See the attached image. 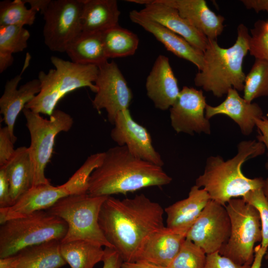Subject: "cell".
I'll return each mask as SVG.
<instances>
[{
	"mask_svg": "<svg viewBox=\"0 0 268 268\" xmlns=\"http://www.w3.org/2000/svg\"><path fill=\"white\" fill-rule=\"evenodd\" d=\"M164 211L143 194L123 200L108 196L101 206L98 223L123 261L135 262L146 239L165 227Z\"/></svg>",
	"mask_w": 268,
	"mask_h": 268,
	"instance_id": "obj_1",
	"label": "cell"
},
{
	"mask_svg": "<svg viewBox=\"0 0 268 268\" xmlns=\"http://www.w3.org/2000/svg\"><path fill=\"white\" fill-rule=\"evenodd\" d=\"M172 180L162 167L138 159L126 146L117 145L104 152L101 164L89 177L88 194L126 195L147 187H162Z\"/></svg>",
	"mask_w": 268,
	"mask_h": 268,
	"instance_id": "obj_2",
	"label": "cell"
},
{
	"mask_svg": "<svg viewBox=\"0 0 268 268\" xmlns=\"http://www.w3.org/2000/svg\"><path fill=\"white\" fill-rule=\"evenodd\" d=\"M265 149V145L258 140H244L239 143L237 153L230 159L224 161L219 155L209 156L196 185L202 187L211 200L224 206L232 199L263 189L264 180L247 177L242 172V166L247 160L263 154Z\"/></svg>",
	"mask_w": 268,
	"mask_h": 268,
	"instance_id": "obj_3",
	"label": "cell"
},
{
	"mask_svg": "<svg viewBox=\"0 0 268 268\" xmlns=\"http://www.w3.org/2000/svg\"><path fill=\"white\" fill-rule=\"evenodd\" d=\"M250 38L247 27L240 24L235 43L229 48H222L216 40L208 39L203 67L195 75V84L218 98L232 88L243 90L246 75L243 62L249 51Z\"/></svg>",
	"mask_w": 268,
	"mask_h": 268,
	"instance_id": "obj_4",
	"label": "cell"
},
{
	"mask_svg": "<svg viewBox=\"0 0 268 268\" xmlns=\"http://www.w3.org/2000/svg\"><path fill=\"white\" fill-rule=\"evenodd\" d=\"M50 60L55 68L47 73L42 70L39 72L40 91L25 108L50 116L59 101L67 93L85 87L96 93L97 88L93 82L98 74V66L76 64L56 56Z\"/></svg>",
	"mask_w": 268,
	"mask_h": 268,
	"instance_id": "obj_5",
	"label": "cell"
},
{
	"mask_svg": "<svg viewBox=\"0 0 268 268\" xmlns=\"http://www.w3.org/2000/svg\"><path fill=\"white\" fill-rule=\"evenodd\" d=\"M68 230L67 223L46 210L6 221L0 226V258L49 241H61Z\"/></svg>",
	"mask_w": 268,
	"mask_h": 268,
	"instance_id": "obj_6",
	"label": "cell"
},
{
	"mask_svg": "<svg viewBox=\"0 0 268 268\" xmlns=\"http://www.w3.org/2000/svg\"><path fill=\"white\" fill-rule=\"evenodd\" d=\"M108 197L92 196L88 194L68 196L47 209L49 213L67 224V233L61 242L81 240L112 248L98 223L101 206Z\"/></svg>",
	"mask_w": 268,
	"mask_h": 268,
	"instance_id": "obj_7",
	"label": "cell"
},
{
	"mask_svg": "<svg viewBox=\"0 0 268 268\" xmlns=\"http://www.w3.org/2000/svg\"><path fill=\"white\" fill-rule=\"evenodd\" d=\"M22 112L30 135L28 148L33 171V186L49 184L45 170L51 158L56 137L61 132L69 131L73 119L60 110L55 109L49 119L28 109L24 108Z\"/></svg>",
	"mask_w": 268,
	"mask_h": 268,
	"instance_id": "obj_8",
	"label": "cell"
},
{
	"mask_svg": "<svg viewBox=\"0 0 268 268\" xmlns=\"http://www.w3.org/2000/svg\"><path fill=\"white\" fill-rule=\"evenodd\" d=\"M225 207L230 220V236L219 253L238 265H252L255 244L262 240L259 212L243 198L231 199Z\"/></svg>",
	"mask_w": 268,
	"mask_h": 268,
	"instance_id": "obj_9",
	"label": "cell"
},
{
	"mask_svg": "<svg viewBox=\"0 0 268 268\" xmlns=\"http://www.w3.org/2000/svg\"><path fill=\"white\" fill-rule=\"evenodd\" d=\"M84 0H50L41 11L45 24L44 42L51 51L65 52L81 32L80 17Z\"/></svg>",
	"mask_w": 268,
	"mask_h": 268,
	"instance_id": "obj_10",
	"label": "cell"
},
{
	"mask_svg": "<svg viewBox=\"0 0 268 268\" xmlns=\"http://www.w3.org/2000/svg\"><path fill=\"white\" fill-rule=\"evenodd\" d=\"M230 220L225 206L210 200L187 233L186 239L206 254L219 252L230 236Z\"/></svg>",
	"mask_w": 268,
	"mask_h": 268,
	"instance_id": "obj_11",
	"label": "cell"
},
{
	"mask_svg": "<svg viewBox=\"0 0 268 268\" xmlns=\"http://www.w3.org/2000/svg\"><path fill=\"white\" fill-rule=\"evenodd\" d=\"M98 67V74L94 82L97 90L92 101V106L98 111L105 109L108 121L114 124L118 114L129 109L133 93L114 61H107Z\"/></svg>",
	"mask_w": 268,
	"mask_h": 268,
	"instance_id": "obj_12",
	"label": "cell"
},
{
	"mask_svg": "<svg viewBox=\"0 0 268 268\" xmlns=\"http://www.w3.org/2000/svg\"><path fill=\"white\" fill-rule=\"evenodd\" d=\"M206 105L202 90L184 86L170 108L172 128L177 133L210 134V124L204 113Z\"/></svg>",
	"mask_w": 268,
	"mask_h": 268,
	"instance_id": "obj_13",
	"label": "cell"
},
{
	"mask_svg": "<svg viewBox=\"0 0 268 268\" xmlns=\"http://www.w3.org/2000/svg\"><path fill=\"white\" fill-rule=\"evenodd\" d=\"M114 127L110 134L112 140L118 146H125L135 157L162 167L164 162L152 143L147 130L136 123L128 109L117 115Z\"/></svg>",
	"mask_w": 268,
	"mask_h": 268,
	"instance_id": "obj_14",
	"label": "cell"
},
{
	"mask_svg": "<svg viewBox=\"0 0 268 268\" xmlns=\"http://www.w3.org/2000/svg\"><path fill=\"white\" fill-rule=\"evenodd\" d=\"M74 195H80V192L70 179L58 186L50 184L33 186L12 206L0 208V223L47 210L62 198Z\"/></svg>",
	"mask_w": 268,
	"mask_h": 268,
	"instance_id": "obj_15",
	"label": "cell"
},
{
	"mask_svg": "<svg viewBox=\"0 0 268 268\" xmlns=\"http://www.w3.org/2000/svg\"><path fill=\"white\" fill-rule=\"evenodd\" d=\"M131 2L144 4L139 10L142 14L178 34L200 52L203 53L205 51L208 39L174 7L159 0H131Z\"/></svg>",
	"mask_w": 268,
	"mask_h": 268,
	"instance_id": "obj_16",
	"label": "cell"
},
{
	"mask_svg": "<svg viewBox=\"0 0 268 268\" xmlns=\"http://www.w3.org/2000/svg\"><path fill=\"white\" fill-rule=\"evenodd\" d=\"M145 88L156 108L167 110L175 103L180 91L167 57H157L146 78Z\"/></svg>",
	"mask_w": 268,
	"mask_h": 268,
	"instance_id": "obj_17",
	"label": "cell"
},
{
	"mask_svg": "<svg viewBox=\"0 0 268 268\" xmlns=\"http://www.w3.org/2000/svg\"><path fill=\"white\" fill-rule=\"evenodd\" d=\"M129 17L133 22L151 33L168 51L192 63L199 71L202 69L203 53L195 48L183 37L150 19L139 11H131Z\"/></svg>",
	"mask_w": 268,
	"mask_h": 268,
	"instance_id": "obj_18",
	"label": "cell"
},
{
	"mask_svg": "<svg viewBox=\"0 0 268 268\" xmlns=\"http://www.w3.org/2000/svg\"><path fill=\"white\" fill-rule=\"evenodd\" d=\"M26 67L24 66L19 75L6 81L4 92L0 98V113L3 116L4 123L14 142L17 139L14 134L16 120L20 112L40 92L41 89L38 79L30 80L17 88L22 79L21 74Z\"/></svg>",
	"mask_w": 268,
	"mask_h": 268,
	"instance_id": "obj_19",
	"label": "cell"
},
{
	"mask_svg": "<svg viewBox=\"0 0 268 268\" xmlns=\"http://www.w3.org/2000/svg\"><path fill=\"white\" fill-rule=\"evenodd\" d=\"M186 236L166 226L153 232L146 239L135 262L167 268L179 252Z\"/></svg>",
	"mask_w": 268,
	"mask_h": 268,
	"instance_id": "obj_20",
	"label": "cell"
},
{
	"mask_svg": "<svg viewBox=\"0 0 268 268\" xmlns=\"http://www.w3.org/2000/svg\"><path fill=\"white\" fill-rule=\"evenodd\" d=\"M176 8L180 15L208 39L216 40L224 29V17L217 15L204 0H159Z\"/></svg>",
	"mask_w": 268,
	"mask_h": 268,
	"instance_id": "obj_21",
	"label": "cell"
},
{
	"mask_svg": "<svg viewBox=\"0 0 268 268\" xmlns=\"http://www.w3.org/2000/svg\"><path fill=\"white\" fill-rule=\"evenodd\" d=\"M225 115L239 127L242 133L250 134L256 126L255 119L263 117V112L258 104L247 102L234 88L230 89L226 99L216 106L206 105L205 116L209 120L216 115Z\"/></svg>",
	"mask_w": 268,
	"mask_h": 268,
	"instance_id": "obj_22",
	"label": "cell"
},
{
	"mask_svg": "<svg viewBox=\"0 0 268 268\" xmlns=\"http://www.w3.org/2000/svg\"><path fill=\"white\" fill-rule=\"evenodd\" d=\"M210 200V196L204 189H200L196 185L193 186L187 198L165 208L167 214L166 227L186 235Z\"/></svg>",
	"mask_w": 268,
	"mask_h": 268,
	"instance_id": "obj_23",
	"label": "cell"
},
{
	"mask_svg": "<svg viewBox=\"0 0 268 268\" xmlns=\"http://www.w3.org/2000/svg\"><path fill=\"white\" fill-rule=\"evenodd\" d=\"M120 15L116 0H84L80 17L82 31L101 33L119 25Z\"/></svg>",
	"mask_w": 268,
	"mask_h": 268,
	"instance_id": "obj_24",
	"label": "cell"
},
{
	"mask_svg": "<svg viewBox=\"0 0 268 268\" xmlns=\"http://www.w3.org/2000/svg\"><path fill=\"white\" fill-rule=\"evenodd\" d=\"M13 204L32 186L33 171L28 147L17 148L5 166Z\"/></svg>",
	"mask_w": 268,
	"mask_h": 268,
	"instance_id": "obj_25",
	"label": "cell"
},
{
	"mask_svg": "<svg viewBox=\"0 0 268 268\" xmlns=\"http://www.w3.org/2000/svg\"><path fill=\"white\" fill-rule=\"evenodd\" d=\"M61 241L53 240L26 247L15 255L16 268H60L67 263L62 256Z\"/></svg>",
	"mask_w": 268,
	"mask_h": 268,
	"instance_id": "obj_26",
	"label": "cell"
},
{
	"mask_svg": "<svg viewBox=\"0 0 268 268\" xmlns=\"http://www.w3.org/2000/svg\"><path fill=\"white\" fill-rule=\"evenodd\" d=\"M65 52L71 62L99 66L108 61L101 33L81 32L67 46Z\"/></svg>",
	"mask_w": 268,
	"mask_h": 268,
	"instance_id": "obj_27",
	"label": "cell"
},
{
	"mask_svg": "<svg viewBox=\"0 0 268 268\" xmlns=\"http://www.w3.org/2000/svg\"><path fill=\"white\" fill-rule=\"evenodd\" d=\"M60 250L71 268H93L104 256L102 246L81 240L61 242Z\"/></svg>",
	"mask_w": 268,
	"mask_h": 268,
	"instance_id": "obj_28",
	"label": "cell"
},
{
	"mask_svg": "<svg viewBox=\"0 0 268 268\" xmlns=\"http://www.w3.org/2000/svg\"><path fill=\"white\" fill-rule=\"evenodd\" d=\"M101 36L108 59L133 55L138 48L137 36L119 25L101 32Z\"/></svg>",
	"mask_w": 268,
	"mask_h": 268,
	"instance_id": "obj_29",
	"label": "cell"
},
{
	"mask_svg": "<svg viewBox=\"0 0 268 268\" xmlns=\"http://www.w3.org/2000/svg\"><path fill=\"white\" fill-rule=\"evenodd\" d=\"M30 36V33L23 26H0V73L12 64L14 61L13 54L22 52L27 48Z\"/></svg>",
	"mask_w": 268,
	"mask_h": 268,
	"instance_id": "obj_30",
	"label": "cell"
},
{
	"mask_svg": "<svg viewBox=\"0 0 268 268\" xmlns=\"http://www.w3.org/2000/svg\"><path fill=\"white\" fill-rule=\"evenodd\" d=\"M243 98L251 103L256 98L268 96V61L255 59L246 76Z\"/></svg>",
	"mask_w": 268,
	"mask_h": 268,
	"instance_id": "obj_31",
	"label": "cell"
},
{
	"mask_svg": "<svg viewBox=\"0 0 268 268\" xmlns=\"http://www.w3.org/2000/svg\"><path fill=\"white\" fill-rule=\"evenodd\" d=\"M24 0H5L0 2V26L32 25L37 11L25 6Z\"/></svg>",
	"mask_w": 268,
	"mask_h": 268,
	"instance_id": "obj_32",
	"label": "cell"
},
{
	"mask_svg": "<svg viewBox=\"0 0 268 268\" xmlns=\"http://www.w3.org/2000/svg\"><path fill=\"white\" fill-rule=\"evenodd\" d=\"M206 258V254L200 247L186 239L166 268H205Z\"/></svg>",
	"mask_w": 268,
	"mask_h": 268,
	"instance_id": "obj_33",
	"label": "cell"
},
{
	"mask_svg": "<svg viewBox=\"0 0 268 268\" xmlns=\"http://www.w3.org/2000/svg\"><path fill=\"white\" fill-rule=\"evenodd\" d=\"M249 51L255 59L268 61V20H259L251 29Z\"/></svg>",
	"mask_w": 268,
	"mask_h": 268,
	"instance_id": "obj_34",
	"label": "cell"
},
{
	"mask_svg": "<svg viewBox=\"0 0 268 268\" xmlns=\"http://www.w3.org/2000/svg\"><path fill=\"white\" fill-rule=\"evenodd\" d=\"M242 198L259 211L262 235L260 244L268 250V199L264 194L263 189L251 191Z\"/></svg>",
	"mask_w": 268,
	"mask_h": 268,
	"instance_id": "obj_35",
	"label": "cell"
},
{
	"mask_svg": "<svg viewBox=\"0 0 268 268\" xmlns=\"http://www.w3.org/2000/svg\"><path fill=\"white\" fill-rule=\"evenodd\" d=\"M7 126L0 130V167L5 166L14 155L16 149Z\"/></svg>",
	"mask_w": 268,
	"mask_h": 268,
	"instance_id": "obj_36",
	"label": "cell"
},
{
	"mask_svg": "<svg viewBox=\"0 0 268 268\" xmlns=\"http://www.w3.org/2000/svg\"><path fill=\"white\" fill-rule=\"evenodd\" d=\"M251 266L238 265L219 252L206 254L205 268H250Z\"/></svg>",
	"mask_w": 268,
	"mask_h": 268,
	"instance_id": "obj_37",
	"label": "cell"
},
{
	"mask_svg": "<svg viewBox=\"0 0 268 268\" xmlns=\"http://www.w3.org/2000/svg\"><path fill=\"white\" fill-rule=\"evenodd\" d=\"M13 205L10 193L8 180L5 168L0 167V208L10 207Z\"/></svg>",
	"mask_w": 268,
	"mask_h": 268,
	"instance_id": "obj_38",
	"label": "cell"
},
{
	"mask_svg": "<svg viewBox=\"0 0 268 268\" xmlns=\"http://www.w3.org/2000/svg\"><path fill=\"white\" fill-rule=\"evenodd\" d=\"M102 268H122L123 261L118 252L112 248L105 247Z\"/></svg>",
	"mask_w": 268,
	"mask_h": 268,
	"instance_id": "obj_39",
	"label": "cell"
},
{
	"mask_svg": "<svg viewBox=\"0 0 268 268\" xmlns=\"http://www.w3.org/2000/svg\"><path fill=\"white\" fill-rule=\"evenodd\" d=\"M256 126L259 130L258 140L262 142L268 151V118L262 117L255 119ZM266 168L268 170V159L266 163Z\"/></svg>",
	"mask_w": 268,
	"mask_h": 268,
	"instance_id": "obj_40",
	"label": "cell"
},
{
	"mask_svg": "<svg viewBox=\"0 0 268 268\" xmlns=\"http://www.w3.org/2000/svg\"><path fill=\"white\" fill-rule=\"evenodd\" d=\"M241 1L247 9H253L257 13L267 11L268 8V0H242Z\"/></svg>",
	"mask_w": 268,
	"mask_h": 268,
	"instance_id": "obj_41",
	"label": "cell"
},
{
	"mask_svg": "<svg viewBox=\"0 0 268 268\" xmlns=\"http://www.w3.org/2000/svg\"><path fill=\"white\" fill-rule=\"evenodd\" d=\"M268 249L261 244L255 247L254 259L250 268H261L263 258Z\"/></svg>",
	"mask_w": 268,
	"mask_h": 268,
	"instance_id": "obj_42",
	"label": "cell"
},
{
	"mask_svg": "<svg viewBox=\"0 0 268 268\" xmlns=\"http://www.w3.org/2000/svg\"><path fill=\"white\" fill-rule=\"evenodd\" d=\"M122 268H166L144 261H136L132 263L123 262Z\"/></svg>",
	"mask_w": 268,
	"mask_h": 268,
	"instance_id": "obj_43",
	"label": "cell"
},
{
	"mask_svg": "<svg viewBox=\"0 0 268 268\" xmlns=\"http://www.w3.org/2000/svg\"><path fill=\"white\" fill-rule=\"evenodd\" d=\"M16 258L15 255L0 258V268H16Z\"/></svg>",
	"mask_w": 268,
	"mask_h": 268,
	"instance_id": "obj_44",
	"label": "cell"
},
{
	"mask_svg": "<svg viewBox=\"0 0 268 268\" xmlns=\"http://www.w3.org/2000/svg\"><path fill=\"white\" fill-rule=\"evenodd\" d=\"M26 3H28L32 8L37 11L40 12L46 7L50 0H24Z\"/></svg>",
	"mask_w": 268,
	"mask_h": 268,
	"instance_id": "obj_45",
	"label": "cell"
},
{
	"mask_svg": "<svg viewBox=\"0 0 268 268\" xmlns=\"http://www.w3.org/2000/svg\"><path fill=\"white\" fill-rule=\"evenodd\" d=\"M263 190L264 194L268 199V177L266 180H264Z\"/></svg>",
	"mask_w": 268,
	"mask_h": 268,
	"instance_id": "obj_46",
	"label": "cell"
},
{
	"mask_svg": "<svg viewBox=\"0 0 268 268\" xmlns=\"http://www.w3.org/2000/svg\"><path fill=\"white\" fill-rule=\"evenodd\" d=\"M266 11H267V12H268V9Z\"/></svg>",
	"mask_w": 268,
	"mask_h": 268,
	"instance_id": "obj_47",
	"label": "cell"
},
{
	"mask_svg": "<svg viewBox=\"0 0 268 268\" xmlns=\"http://www.w3.org/2000/svg\"></svg>",
	"mask_w": 268,
	"mask_h": 268,
	"instance_id": "obj_48",
	"label": "cell"
}]
</instances>
